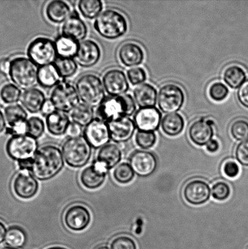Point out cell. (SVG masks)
I'll return each instance as SVG.
<instances>
[{
	"label": "cell",
	"mask_w": 248,
	"mask_h": 249,
	"mask_svg": "<svg viewBox=\"0 0 248 249\" xmlns=\"http://www.w3.org/2000/svg\"><path fill=\"white\" fill-rule=\"evenodd\" d=\"M53 110H55V109L53 108L51 102L50 101L46 102L45 106H44L43 108V113L47 115V114L50 113L51 112H52Z\"/></svg>",
	"instance_id": "cell-55"
},
{
	"label": "cell",
	"mask_w": 248,
	"mask_h": 249,
	"mask_svg": "<svg viewBox=\"0 0 248 249\" xmlns=\"http://www.w3.org/2000/svg\"><path fill=\"white\" fill-rule=\"evenodd\" d=\"M230 133L232 138L238 141L248 138V121L239 119L233 122L230 127Z\"/></svg>",
	"instance_id": "cell-41"
},
{
	"label": "cell",
	"mask_w": 248,
	"mask_h": 249,
	"mask_svg": "<svg viewBox=\"0 0 248 249\" xmlns=\"http://www.w3.org/2000/svg\"><path fill=\"white\" fill-rule=\"evenodd\" d=\"M91 221V214L89 209L82 204H74L66 211L64 222L70 230L75 231L86 229Z\"/></svg>",
	"instance_id": "cell-16"
},
{
	"label": "cell",
	"mask_w": 248,
	"mask_h": 249,
	"mask_svg": "<svg viewBox=\"0 0 248 249\" xmlns=\"http://www.w3.org/2000/svg\"><path fill=\"white\" fill-rule=\"evenodd\" d=\"M54 41L58 57L70 58L76 57L79 50V41L62 34L58 36Z\"/></svg>",
	"instance_id": "cell-30"
},
{
	"label": "cell",
	"mask_w": 248,
	"mask_h": 249,
	"mask_svg": "<svg viewBox=\"0 0 248 249\" xmlns=\"http://www.w3.org/2000/svg\"><path fill=\"white\" fill-rule=\"evenodd\" d=\"M108 172L103 165L95 161L82 171L80 177V182L87 189H98L105 181Z\"/></svg>",
	"instance_id": "cell-23"
},
{
	"label": "cell",
	"mask_w": 248,
	"mask_h": 249,
	"mask_svg": "<svg viewBox=\"0 0 248 249\" xmlns=\"http://www.w3.org/2000/svg\"><path fill=\"white\" fill-rule=\"evenodd\" d=\"M78 9L84 18H96L103 11V2L100 0H80L78 2Z\"/></svg>",
	"instance_id": "cell-35"
},
{
	"label": "cell",
	"mask_w": 248,
	"mask_h": 249,
	"mask_svg": "<svg viewBox=\"0 0 248 249\" xmlns=\"http://www.w3.org/2000/svg\"><path fill=\"white\" fill-rule=\"evenodd\" d=\"M21 90L12 83H7L0 89V99L5 104H17L20 101L22 96Z\"/></svg>",
	"instance_id": "cell-37"
},
{
	"label": "cell",
	"mask_w": 248,
	"mask_h": 249,
	"mask_svg": "<svg viewBox=\"0 0 248 249\" xmlns=\"http://www.w3.org/2000/svg\"></svg>",
	"instance_id": "cell-59"
},
{
	"label": "cell",
	"mask_w": 248,
	"mask_h": 249,
	"mask_svg": "<svg viewBox=\"0 0 248 249\" xmlns=\"http://www.w3.org/2000/svg\"><path fill=\"white\" fill-rule=\"evenodd\" d=\"M11 60L7 58H2L0 60V73L2 74H9Z\"/></svg>",
	"instance_id": "cell-52"
},
{
	"label": "cell",
	"mask_w": 248,
	"mask_h": 249,
	"mask_svg": "<svg viewBox=\"0 0 248 249\" xmlns=\"http://www.w3.org/2000/svg\"><path fill=\"white\" fill-rule=\"evenodd\" d=\"M27 55L37 67L53 64L58 55L55 41L46 36H38L29 43Z\"/></svg>",
	"instance_id": "cell-8"
},
{
	"label": "cell",
	"mask_w": 248,
	"mask_h": 249,
	"mask_svg": "<svg viewBox=\"0 0 248 249\" xmlns=\"http://www.w3.org/2000/svg\"><path fill=\"white\" fill-rule=\"evenodd\" d=\"M237 96L240 104L248 109V79L238 89Z\"/></svg>",
	"instance_id": "cell-49"
},
{
	"label": "cell",
	"mask_w": 248,
	"mask_h": 249,
	"mask_svg": "<svg viewBox=\"0 0 248 249\" xmlns=\"http://www.w3.org/2000/svg\"><path fill=\"white\" fill-rule=\"evenodd\" d=\"M129 82L133 86L143 84L147 78V72L143 68L134 67L131 68L127 71Z\"/></svg>",
	"instance_id": "cell-45"
},
{
	"label": "cell",
	"mask_w": 248,
	"mask_h": 249,
	"mask_svg": "<svg viewBox=\"0 0 248 249\" xmlns=\"http://www.w3.org/2000/svg\"><path fill=\"white\" fill-rule=\"evenodd\" d=\"M92 146L84 136L69 138L62 146L63 158L70 167H84L91 160Z\"/></svg>",
	"instance_id": "cell-6"
},
{
	"label": "cell",
	"mask_w": 248,
	"mask_h": 249,
	"mask_svg": "<svg viewBox=\"0 0 248 249\" xmlns=\"http://www.w3.org/2000/svg\"><path fill=\"white\" fill-rule=\"evenodd\" d=\"M101 57V49L97 41L86 39L80 42L79 50L74 59L83 68L96 65Z\"/></svg>",
	"instance_id": "cell-18"
},
{
	"label": "cell",
	"mask_w": 248,
	"mask_h": 249,
	"mask_svg": "<svg viewBox=\"0 0 248 249\" xmlns=\"http://www.w3.org/2000/svg\"><path fill=\"white\" fill-rule=\"evenodd\" d=\"M12 187L15 194L23 199L35 196L39 189L37 179L28 170H21L16 176Z\"/></svg>",
	"instance_id": "cell-17"
},
{
	"label": "cell",
	"mask_w": 248,
	"mask_h": 249,
	"mask_svg": "<svg viewBox=\"0 0 248 249\" xmlns=\"http://www.w3.org/2000/svg\"><path fill=\"white\" fill-rule=\"evenodd\" d=\"M130 164L135 174L138 177H150L157 170L156 156L149 151L137 150L131 155Z\"/></svg>",
	"instance_id": "cell-13"
},
{
	"label": "cell",
	"mask_w": 248,
	"mask_h": 249,
	"mask_svg": "<svg viewBox=\"0 0 248 249\" xmlns=\"http://www.w3.org/2000/svg\"><path fill=\"white\" fill-rule=\"evenodd\" d=\"M88 28L86 23L82 19L79 12L76 10H73L69 18L62 25V35L69 36L81 42L86 38Z\"/></svg>",
	"instance_id": "cell-24"
},
{
	"label": "cell",
	"mask_w": 248,
	"mask_h": 249,
	"mask_svg": "<svg viewBox=\"0 0 248 249\" xmlns=\"http://www.w3.org/2000/svg\"><path fill=\"white\" fill-rule=\"evenodd\" d=\"M133 121L138 130L154 132L162 123V114L155 107L140 108L136 112Z\"/></svg>",
	"instance_id": "cell-20"
},
{
	"label": "cell",
	"mask_w": 248,
	"mask_h": 249,
	"mask_svg": "<svg viewBox=\"0 0 248 249\" xmlns=\"http://www.w3.org/2000/svg\"><path fill=\"white\" fill-rule=\"evenodd\" d=\"M62 79L74 76L76 74L79 65L74 58L58 57L53 63Z\"/></svg>",
	"instance_id": "cell-36"
},
{
	"label": "cell",
	"mask_w": 248,
	"mask_h": 249,
	"mask_svg": "<svg viewBox=\"0 0 248 249\" xmlns=\"http://www.w3.org/2000/svg\"><path fill=\"white\" fill-rule=\"evenodd\" d=\"M38 69L30 58L17 56L11 60L9 75L14 84L26 91L37 85Z\"/></svg>",
	"instance_id": "cell-5"
},
{
	"label": "cell",
	"mask_w": 248,
	"mask_h": 249,
	"mask_svg": "<svg viewBox=\"0 0 248 249\" xmlns=\"http://www.w3.org/2000/svg\"><path fill=\"white\" fill-rule=\"evenodd\" d=\"M6 152L17 162L33 160L38 150L37 139L28 134L12 136L7 141Z\"/></svg>",
	"instance_id": "cell-9"
},
{
	"label": "cell",
	"mask_w": 248,
	"mask_h": 249,
	"mask_svg": "<svg viewBox=\"0 0 248 249\" xmlns=\"http://www.w3.org/2000/svg\"><path fill=\"white\" fill-rule=\"evenodd\" d=\"M214 124V121L204 118L192 123L188 130L189 139L192 142L200 146L207 145L215 135Z\"/></svg>",
	"instance_id": "cell-19"
},
{
	"label": "cell",
	"mask_w": 248,
	"mask_h": 249,
	"mask_svg": "<svg viewBox=\"0 0 248 249\" xmlns=\"http://www.w3.org/2000/svg\"><path fill=\"white\" fill-rule=\"evenodd\" d=\"M75 88L82 103L92 108L98 107L106 98L103 81L94 73L80 75L75 82Z\"/></svg>",
	"instance_id": "cell-4"
},
{
	"label": "cell",
	"mask_w": 248,
	"mask_h": 249,
	"mask_svg": "<svg viewBox=\"0 0 248 249\" xmlns=\"http://www.w3.org/2000/svg\"><path fill=\"white\" fill-rule=\"evenodd\" d=\"M102 81L109 96H122L130 89L127 75L118 68L106 70L102 76Z\"/></svg>",
	"instance_id": "cell-12"
},
{
	"label": "cell",
	"mask_w": 248,
	"mask_h": 249,
	"mask_svg": "<svg viewBox=\"0 0 248 249\" xmlns=\"http://www.w3.org/2000/svg\"><path fill=\"white\" fill-rule=\"evenodd\" d=\"M111 249H137L135 241L130 236L120 235L112 241Z\"/></svg>",
	"instance_id": "cell-46"
},
{
	"label": "cell",
	"mask_w": 248,
	"mask_h": 249,
	"mask_svg": "<svg viewBox=\"0 0 248 249\" xmlns=\"http://www.w3.org/2000/svg\"><path fill=\"white\" fill-rule=\"evenodd\" d=\"M157 99L160 110L165 113H176L183 107L185 95L178 85L168 83L160 88Z\"/></svg>",
	"instance_id": "cell-10"
},
{
	"label": "cell",
	"mask_w": 248,
	"mask_h": 249,
	"mask_svg": "<svg viewBox=\"0 0 248 249\" xmlns=\"http://www.w3.org/2000/svg\"><path fill=\"white\" fill-rule=\"evenodd\" d=\"M157 139V135L155 132L138 130L136 133V143L144 150L152 148L156 143Z\"/></svg>",
	"instance_id": "cell-42"
},
{
	"label": "cell",
	"mask_w": 248,
	"mask_h": 249,
	"mask_svg": "<svg viewBox=\"0 0 248 249\" xmlns=\"http://www.w3.org/2000/svg\"><path fill=\"white\" fill-rule=\"evenodd\" d=\"M70 123V116L59 111L53 110L46 117L48 131L53 136H61L67 133Z\"/></svg>",
	"instance_id": "cell-28"
},
{
	"label": "cell",
	"mask_w": 248,
	"mask_h": 249,
	"mask_svg": "<svg viewBox=\"0 0 248 249\" xmlns=\"http://www.w3.org/2000/svg\"><path fill=\"white\" fill-rule=\"evenodd\" d=\"M135 177V173L130 163L123 162L118 164L113 172V177L116 182L121 184L131 182Z\"/></svg>",
	"instance_id": "cell-39"
},
{
	"label": "cell",
	"mask_w": 248,
	"mask_h": 249,
	"mask_svg": "<svg viewBox=\"0 0 248 249\" xmlns=\"http://www.w3.org/2000/svg\"><path fill=\"white\" fill-rule=\"evenodd\" d=\"M97 249H111V248H108V246H102Z\"/></svg>",
	"instance_id": "cell-56"
},
{
	"label": "cell",
	"mask_w": 248,
	"mask_h": 249,
	"mask_svg": "<svg viewBox=\"0 0 248 249\" xmlns=\"http://www.w3.org/2000/svg\"><path fill=\"white\" fill-rule=\"evenodd\" d=\"M230 90L222 82H215L210 85L208 94L211 99L215 102L224 101L229 94Z\"/></svg>",
	"instance_id": "cell-43"
},
{
	"label": "cell",
	"mask_w": 248,
	"mask_h": 249,
	"mask_svg": "<svg viewBox=\"0 0 248 249\" xmlns=\"http://www.w3.org/2000/svg\"><path fill=\"white\" fill-rule=\"evenodd\" d=\"M47 249H66L65 248H60V247H53V248H50Z\"/></svg>",
	"instance_id": "cell-57"
},
{
	"label": "cell",
	"mask_w": 248,
	"mask_h": 249,
	"mask_svg": "<svg viewBox=\"0 0 248 249\" xmlns=\"http://www.w3.org/2000/svg\"><path fill=\"white\" fill-rule=\"evenodd\" d=\"M45 123L38 116H31L28 120L27 134L36 139L40 138L45 131Z\"/></svg>",
	"instance_id": "cell-40"
},
{
	"label": "cell",
	"mask_w": 248,
	"mask_h": 249,
	"mask_svg": "<svg viewBox=\"0 0 248 249\" xmlns=\"http://www.w3.org/2000/svg\"><path fill=\"white\" fill-rule=\"evenodd\" d=\"M84 137L92 148H101L111 140L108 124L95 118L84 129Z\"/></svg>",
	"instance_id": "cell-15"
},
{
	"label": "cell",
	"mask_w": 248,
	"mask_h": 249,
	"mask_svg": "<svg viewBox=\"0 0 248 249\" xmlns=\"http://www.w3.org/2000/svg\"><path fill=\"white\" fill-rule=\"evenodd\" d=\"M81 133V126L74 123H70L67 131V135L69 136V138H74V137L80 136Z\"/></svg>",
	"instance_id": "cell-50"
},
{
	"label": "cell",
	"mask_w": 248,
	"mask_h": 249,
	"mask_svg": "<svg viewBox=\"0 0 248 249\" xmlns=\"http://www.w3.org/2000/svg\"><path fill=\"white\" fill-rule=\"evenodd\" d=\"M235 156L240 164L248 167V138L238 143L235 149Z\"/></svg>",
	"instance_id": "cell-47"
},
{
	"label": "cell",
	"mask_w": 248,
	"mask_h": 249,
	"mask_svg": "<svg viewBox=\"0 0 248 249\" xmlns=\"http://www.w3.org/2000/svg\"><path fill=\"white\" fill-rule=\"evenodd\" d=\"M94 27L101 37L114 40L127 33L128 23L127 18L118 10L107 8L95 19Z\"/></svg>",
	"instance_id": "cell-3"
},
{
	"label": "cell",
	"mask_w": 248,
	"mask_h": 249,
	"mask_svg": "<svg viewBox=\"0 0 248 249\" xmlns=\"http://www.w3.org/2000/svg\"><path fill=\"white\" fill-rule=\"evenodd\" d=\"M133 97L140 108H151L157 104V89L152 85L145 83L135 88Z\"/></svg>",
	"instance_id": "cell-29"
},
{
	"label": "cell",
	"mask_w": 248,
	"mask_h": 249,
	"mask_svg": "<svg viewBox=\"0 0 248 249\" xmlns=\"http://www.w3.org/2000/svg\"><path fill=\"white\" fill-rule=\"evenodd\" d=\"M136 108L134 99L131 95L125 94L120 96L106 97L97 107L96 114L97 118L108 124L133 115Z\"/></svg>",
	"instance_id": "cell-2"
},
{
	"label": "cell",
	"mask_w": 248,
	"mask_h": 249,
	"mask_svg": "<svg viewBox=\"0 0 248 249\" xmlns=\"http://www.w3.org/2000/svg\"><path fill=\"white\" fill-rule=\"evenodd\" d=\"M231 188L229 184L223 181H218L213 185L211 195L214 199L218 201H224L230 196Z\"/></svg>",
	"instance_id": "cell-44"
},
{
	"label": "cell",
	"mask_w": 248,
	"mask_h": 249,
	"mask_svg": "<svg viewBox=\"0 0 248 249\" xmlns=\"http://www.w3.org/2000/svg\"><path fill=\"white\" fill-rule=\"evenodd\" d=\"M94 108L83 103H80L70 113V120L81 127H86L94 120Z\"/></svg>",
	"instance_id": "cell-34"
},
{
	"label": "cell",
	"mask_w": 248,
	"mask_h": 249,
	"mask_svg": "<svg viewBox=\"0 0 248 249\" xmlns=\"http://www.w3.org/2000/svg\"><path fill=\"white\" fill-rule=\"evenodd\" d=\"M1 249H17V248L9 247V246H7V247H5V248H2Z\"/></svg>",
	"instance_id": "cell-58"
},
{
	"label": "cell",
	"mask_w": 248,
	"mask_h": 249,
	"mask_svg": "<svg viewBox=\"0 0 248 249\" xmlns=\"http://www.w3.org/2000/svg\"><path fill=\"white\" fill-rule=\"evenodd\" d=\"M21 103L23 108L31 114H37L42 111L46 101L42 90L33 88L24 91L22 94Z\"/></svg>",
	"instance_id": "cell-25"
},
{
	"label": "cell",
	"mask_w": 248,
	"mask_h": 249,
	"mask_svg": "<svg viewBox=\"0 0 248 249\" xmlns=\"http://www.w3.org/2000/svg\"><path fill=\"white\" fill-rule=\"evenodd\" d=\"M27 237L23 229L18 227H12L7 230L5 242L9 247L20 248L25 245Z\"/></svg>",
	"instance_id": "cell-38"
},
{
	"label": "cell",
	"mask_w": 248,
	"mask_h": 249,
	"mask_svg": "<svg viewBox=\"0 0 248 249\" xmlns=\"http://www.w3.org/2000/svg\"><path fill=\"white\" fill-rule=\"evenodd\" d=\"M4 114L9 125L6 128L7 134L12 136L27 134L28 114L23 106L17 104L7 106Z\"/></svg>",
	"instance_id": "cell-11"
},
{
	"label": "cell",
	"mask_w": 248,
	"mask_h": 249,
	"mask_svg": "<svg viewBox=\"0 0 248 249\" xmlns=\"http://www.w3.org/2000/svg\"><path fill=\"white\" fill-rule=\"evenodd\" d=\"M121 159L122 151L120 146L111 143L99 149L96 161L109 171L120 164Z\"/></svg>",
	"instance_id": "cell-27"
},
{
	"label": "cell",
	"mask_w": 248,
	"mask_h": 249,
	"mask_svg": "<svg viewBox=\"0 0 248 249\" xmlns=\"http://www.w3.org/2000/svg\"><path fill=\"white\" fill-rule=\"evenodd\" d=\"M223 172L226 177L234 179L239 175L240 168L235 161L228 160L225 161L223 165Z\"/></svg>",
	"instance_id": "cell-48"
},
{
	"label": "cell",
	"mask_w": 248,
	"mask_h": 249,
	"mask_svg": "<svg viewBox=\"0 0 248 249\" xmlns=\"http://www.w3.org/2000/svg\"><path fill=\"white\" fill-rule=\"evenodd\" d=\"M108 124L111 140L115 143L126 142L135 133V124L130 117H124Z\"/></svg>",
	"instance_id": "cell-22"
},
{
	"label": "cell",
	"mask_w": 248,
	"mask_h": 249,
	"mask_svg": "<svg viewBox=\"0 0 248 249\" xmlns=\"http://www.w3.org/2000/svg\"><path fill=\"white\" fill-rule=\"evenodd\" d=\"M50 101L55 110L66 114L70 113L80 104L76 88L66 80H62L53 88L50 92Z\"/></svg>",
	"instance_id": "cell-7"
},
{
	"label": "cell",
	"mask_w": 248,
	"mask_h": 249,
	"mask_svg": "<svg viewBox=\"0 0 248 249\" xmlns=\"http://www.w3.org/2000/svg\"><path fill=\"white\" fill-rule=\"evenodd\" d=\"M206 150L209 153H217L220 148V143L216 139H212L207 145H206Z\"/></svg>",
	"instance_id": "cell-51"
},
{
	"label": "cell",
	"mask_w": 248,
	"mask_h": 249,
	"mask_svg": "<svg viewBox=\"0 0 248 249\" xmlns=\"http://www.w3.org/2000/svg\"><path fill=\"white\" fill-rule=\"evenodd\" d=\"M211 189L210 185L202 179H193L184 185L183 196L188 203L193 206H201L210 199Z\"/></svg>",
	"instance_id": "cell-14"
},
{
	"label": "cell",
	"mask_w": 248,
	"mask_h": 249,
	"mask_svg": "<svg viewBox=\"0 0 248 249\" xmlns=\"http://www.w3.org/2000/svg\"><path fill=\"white\" fill-rule=\"evenodd\" d=\"M64 165L62 150L57 146L46 145L38 149L34 156L31 172L36 179L45 181L56 177Z\"/></svg>",
	"instance_id": "cell-1"
},
{
	"label": "cell",
	"mask_w": 248,
	"mask_h": 249,
	"mask_svg": "<svg viewBox=\"0 0 248 249\" xmlns=\"http://www.w3.org/2000/svg\"><path fill=\"white\" fill-rule=\"evenodd\" d=\"M6 120L5 118L4 114L0 110V134L3 133L6 128Z\"/></svg>",
	"instance_id": "cell-54"
},
{
	"label": "cell",
	"mask_w": 248,
	"mask_h": 249,
	"mask_svg": "<svg viewBox=\"0 0 248 249\" xmlns=\"http://www.w3.org/2000/svg\"><path fill=\"white\" fill-rule=\"evenodd\" d=\"M7 229L4 224L0 221V245L5 241L7 233Z\"/></svg>",
	"instance_id": "cell-53"
},
{
	"label": "cell",
	"mask_w": 248,
	"mask_h": 249,
	"mask_svg": "<svg viewBox=\"0 0 248 249\" xmlns=\"http://www.w3.org/2000/svg\"><path fill=\"white\" fill-rule=\"evenodd\" d=\"M184 124L183 117L179 113L166 114L162 119L161 128L166 135L175 137L183 131Z\"/></svg>",
	"instance_id": "cell-32"
},
{
	"label": "cell",
	"mask_w": 248,
	"mask_h": 249,
	"mask_svg": "<svg viewBox=\"0 0 248 249\" xmlns=\"http://www.w3.org/2000/svg\"><path fill=\"white\" fill-rule=\"evenodd\" d=\"M70 5L63 0H53L48 2L45 7L46 18L53 24L64 23L71 14Z\"/></svg>",
	"instance_id": "cell-26"
},
{
	"label": "cell",
	"mask_w": 248,
	"mask_h": 249,
	"mask_svg": "<svg viewBox=\"0 0 248 249\" xmlns=\"http://www.w3.org/2000/svg\"><path fill=\"white\" fill-rule=\"evenodd\" d=\"M223 79L231 89H239L247 80V72L239 65H231L223 72Z\"/></svg>",
	"instance_id": "cell-33"
},
{
	"label": "cell",
	"mask_w": 248,
	"mask_h": 249,
	"mask_svg": "<svg viewBox=\"0 0 248 249\" xmlns=\"http://www.w3.org/2000/svg\"><path fill=\"white\" fill-rule=\"evenodd\" d=\"M119 60L126 67H137L145 59V53L141 46L133 41H127L121 45L117 51Z\"/></svg>",
	"instance_id": "cell-21"
},
{
	"label": "cell",
	"mask_w": 248,
	"mask_h": 249,
	"mask_svg": "<svg viewBox=\"0 0 248 249\" xmlns=\"http://www.w3.org/2000/svg\"><path fill=\"white\" fill-rule=\"evenodd\" d=\"M62 81V77L53 64L39 68L38 84L45 89H52Z\"/></svg>",
	"instance_id": "cell-31"
}]
</instances>
